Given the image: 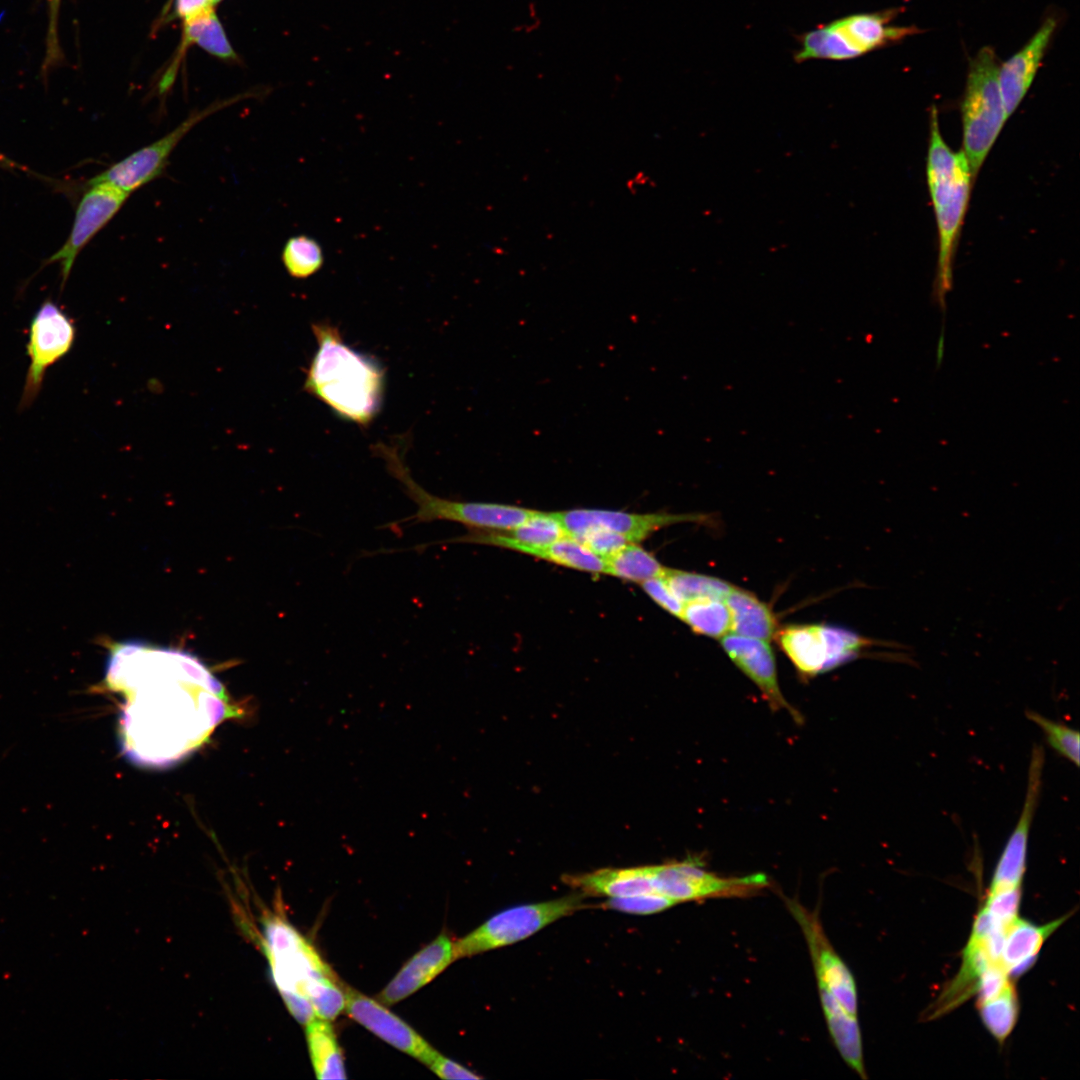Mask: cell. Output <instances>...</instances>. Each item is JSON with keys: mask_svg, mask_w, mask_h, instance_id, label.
Returning a JSON list of instances; mask_svg holds the SVG:
<instances>
[{"mask_svg": "<svg viewBox=\"0 0 1080 1080\" xmlns=\"http://www.w3.org/2000/svg\"><path fill=\"white\" fill-rule=\"evenodd\" d=\"M104 687L123 694L122 753L146 767L185 758L235 714L223 686L194 656L144 644H113Z\"/></svg>", "mask_w": 1080, "mask_h": 1080, "instance_id": "obj_1", "label": "cell"}, {"mask_svg": "<svg viewBox=\"0 0 1080 1080\" xmlns=\"http://www.w3.org/2000/svg\"><path fill=\"white\" fill-rule=\"evenodd\" d=\"M262 945L273 981L300 1024L335 1019L344 1009V987L313 945L279 915L265 916Z\"/></svg>", "mask_w": 1080, "mask_h": 1080, "instance_id": "obj_2", "label": "cell"}, {"mask_svg": "<svg viewBox=\"0 0 1080 1080\" xmlns=\"http://www.w3.org/2000/svg\"><path fill=\"white\" fill-rule=\"evenodd\" d=\"M317 351L306 370L304 390L336 416L361 427L378 415L384 396L385 370L374 358L348 346L330 323L312 324Z\"/></svg>", "mask_w": 1080, "mask_h": 1080, "instance_id": "obj_3", "label": "cell"}, {"mask_svg": "<svg viewBox=\"0 0 1080 1080\" xmlns=\"http://www.w3.org/2000/svg\"><path fill=\"white\" fill-rule=\"evenodd\" d=\"M930 120L927 183L938 230L934 294L937 304L945 311L946 295L953 282L954 252L967 211L973 178L964 153L954 152L943 139L935 110Z\"/></svg>", "mask_w": 1080, "mask_h": 1080, "instance_id": "obj_4", "label": "cell"}, {"mask_svg": "<svg viewBox=\"0 0 1080 1080\" xmlns=\"http://www.w3.org/2000/svg\"><path fill=\"white\" fill-rule=\"evenodd\" d=\"M999 62L992 47L970 60L961 102L963 150L974 179L1004 123L1009 118L999 81Z\"/></svg>", "mask_w": 1080, "mask_h": 1080, "instance_id": "obj_5", "label": "cell"}, {"mask_svg": "<svg viewBox=\"0 0 1080 1080\" xmlns=\"http://www.w3.org/2000/svg\"><path fill=\"white\" fill-rule=\"evenodd\" d=\"M375 454L386 462L388 471L404 487L406 494L417 505L409 520L431 522L436 520L457 522L471 530L509 531L532 516L536 510L514 505L468 502L441 498L422 488L411 477L401 455L400 447L376 443Z\"/></svg>", "mask_w": 1080, "mask_h": 1080, "instance_id": "obj_6", "label": "cell"}, {"mask_svg": "<svg viewBox=\"0 0 1080 1080\" xmlns=\"http://www.w3.org/2000/svg\"><path fill=\"white\" fill-rule=\"evenodd\" d=\"M893 11L858 13L817 26L798 37L794 59L843 61L860 57L918 33L914 26L891 25Z\"/></svg>", "mask_w": 1080, "mask_h": 1080, "instance_id": "obj_7", "label": "cell"}, {"mask_svg": "<svg viewBox=\"0 0 1080 1080\" xmlns=\"http://www.w3.org/2000/svg\"><path fill=\"white\" fill-rule=\"evenodd\" d=\"M584 896L579 891L561 898L503 910L454 943L455 960L528 938L556 920L584 908Z\"/></svg>", "mask_w": 1080, "mask_h": 1080, "instance_id": "obj_8", "label": "cell"}, {"mask_svg": "<svg viewBox=\"0 0 1080 1080\" xmlns=\"http://www.w3.org/2000/svg\"><path fill=\"white\" fill-rule=\"evenodd\" d=\"M786 905L806 939L816 973L822 1003L836 1002L857 1017L856 983L848 967L834 950L818 913L797 900L785 898Z\"/></svg>", "mask_w": 1080, "mask_h": 1080, "instance_id": "obj_9", "label": "cell"}, {"mask_svg": "<svg viewBox=\"0 0 1080 1080\" xmlns=\"http://www.w3.org/2000/svg\"><path fill=\"white\" fill-rule=\"evenodd\" d=\"M73 321L54 302L46 300L32 318L27 351L30 365L25 379L21 408H27L41 390L46 370L63 358L75 340Z\"/></svg>", "mask_w": 1080, "mask_h": 1080, "instance_id": "obj_10", "label": "cell"}, {"mask_svg": "<svg viewBox=\"0 0 1080 1080\" xmlns=\"http://www.w3.org/2000/svg\"><path fill=\"white\" fill-rule=\"evenodd\" d=\"M215 109L193 114L169 133L116 162L93 177L89 184L107 183L129 194L158 178L185 135Z\"/></svg>", "mask_w": 1080, "mask_h": 1080, "instance_id": "obj_11", "label": "cell"}, {"mask_svg": "<svg viewBox=\"0 0 1080 1080\" xmlns=\"http://www.w3.org/2000/svg\"><path fill=\"white\" fill-rule=\"evenodd\" d=\"M554 514L570 537L587 529L602 528L618 533L630 543L637 544L666 526L705 519V516L701 514H638L586 508L559 511Z\"/></svg>", "mask_w": 1080, "mask_h": 1080, "instance_id": "obj_12", "label": "cell"}, {"mask_svg": "<svg viewBox=\"0 0 1080 1080\" xmlns=\"http://www.w3.org/2000/svg\"><path fill=\"white\" fill-rule=\"evenodd\" d=\"M129 193L107 183L89 184L76 210L72 230L65 244L49 259L61 264L63 283L84 246L120 210Z\"/></svg>", "mask_w": 1080, "mask_h": 1080, "instance_id": "obj_13", "label": "cell"}, {"mask_svg": "<svg viewBox=\"0 0 1080 1080\" xmlns=\"http://www.w3.org/2000/svg\"><path fill=\"white\" fill-rule=\"evenodd\" d=\"M345 1011L370 1032L428 1066L437 1051L384 1004L345 986Z\"/></svg>", "mask_w": 1080, "mask_h": 1080, "instance_id": "obj_14", "label": "cell"}, {"mask_svg": "<svg viewBox=\"0 0 1080 1080\" xmlns=\"http://www.w3.org/2000/svg\"><path fill=\"white\" fill-rule=\"evenodd\" d=\"M1043 767L1044 757L1037 753L1031 754L1024 804L995 868L989 889L991 892L1021 887L1026 868L1029 832L1041 791Z\"/></svg>", "mask_w": 1080, "mask_h": 1080, "instance_id": "obj_15", "label": "cell"}, {"mask_svg": "<svg viewBox=\"0 0 1080 1080\" xmlns=\"http://www.w3.org/2000/svg\"><path fill=\"white\" fill-rule=\"evenodd\" d=\"M721 645L734 664L755 683L773 710H786L795 721H801L799 713L780 690L774 653L767 641L726 634L721 638Z\"/></svg>", "mask_w": 1080, "mask_h": 1080, "instance_id": "obj_16", "label": "cell"}, {"mask_svg": "<svg viewBox=\"0 0 1080 1080\" xmlns=\"http://www.w3.org/2000/svg\"><path fill=\"white\" fill-rule=\"evenodd\" d=\"M1056 26V19L1047 17L1029 42L999 65L998 81L1008 117L1027 94Z\"/></svg>", "mask_w": 1080, "mask_h": 1080, "instance_id": "obj_17", "label": "cell"}, {"mask_svg": "<svg viewBox=\"0 0 1080 1080\" xmlns=\"http://www.w3.org/2000/svg\"><path fill=\"white\" fill-rule=\"evenodd\" d=\"M455 960L454 942L440 934L417 952L377 995L384 1005L396 1004L429 983Z\"/></svg>", "mask_w": 1080, "mask_h": 1080, "instance_id": "obj_18", "label": "cell"}, {"mask_svg": "<svg viewBox=\"0 0 1080 1080\" xmlns=\"http://www.w3.org/2000/svg\"><path fill=\"white\" fill-rule=\"evenodd\" d=\"M564 881L585 895L610 898L654 893L648 865L604 868L589 873L569 875Z\"/></svg>", "mask_w": 1080, "mask_h": 1080, "instance_id": "obj_19", "label": "cell"}, {"mask_svg": "<svg viewBox=\"0 0 1080 1080\" xmlns=\"http://www.w3.org/2000/svg\"><path fill=\"white\" fill-rule=\"evenodd\" d=\"M775 636L785 654L802 674L816 675L830 670L823 625H789L777 631Z\"/></svg>", "mask_w": 1080, "mask_h": 1080, "instance_id": "obj_20", "label": "cell"}, {"mask_svg": "<svg viewBox=\"0 0 1080 1080\" xmlns=\"http://www.w3.org/2000/svg\"><path fill=\"white\" fill-rule=\"evenodd\" d=\"M1069 915L1043 926L1034 925L1018 917L1006 930L1001 964L1009 976H1020L1035 962L1044 941Z\"/></svg>", "mask_w": 1080, "mask_h": 1080, "instance_id": "obj_21", "label": "cell"}, {"mask_svg": "<svg viewBox=\"0 0 1080 1080\" xmlns=\"http://www.w3.org/2000/svg\"><path fill=\"white\" fill-rule=\"evenodd\" d=\"M724 601L730 612V630L734 634L765 641L775 637L778 631L775 615L755 595L733 586Z\"/></svg>", "mask_w": 1080, "mask_h": 1080, "instance_id": "obj_22", "label": "cell"}, {"mask_svg": "<svg viewBox=\"0 0 1080 1080\" xmlns=\"http://www.w3.org/2000/svg\"><path fill=\"white\" fill-rule=\"evenodd\" d=\"M305 1034L316 1077L346 1079L342 1052L329 1020L312 1019L305 1024Z\"/></svg>", "mask_w": 1080, "mask_h": 1080, "instance_id": "obj_23", "label": "cell"}, {"mask_svg": "<svg viewBox=\"0 0 1080 1080\" xmlns=\"http://www.w3.org/2000/svg\"><path fill=\"white\" fill-rule=\"evenodd\" d=\"M513 550L563 567L596 575L606 574L604 559L570 536L542 547L519 546Z\"/></svg>", "mask_w": 1080, "mask_h": 1080, "instance_id": "obj_24", "label": "cell"}, {"mask_svg": "<svg viewBox=\"0 0 1080 1080\" xmlns=\"http://www.w3.org/2000/svg\"><path fill=\"white\" fill-rule=\"evenodd\" d=\"M604 561L606 574L640 584L648 579L662 577L666 570L653 554L637 543L625 545Z\"/></svg>", "mask_w": 1080, "mask_h": 1080, "instance_id": "obj_25", "label": "cell"}, {"mask_svg": "<svg viewBox=\"0 0 1080 1080\" xmlns=\"http://www.w3.org/2000/svg\"><path fill=\"white\" fill-rule=\"evenodd\" d=\"M694 632L722 638L731 627L729 609L724 600L700 598L684 603L680 617Z\"/></svg>", "mask_w": 1080, "mask_h": 1080, "instance_id": "obj_26", "label": "cell"}, {"mask_svg": "<svg viewBox=\"0 0 1080 1080\" xmlns=\"http://www.w3.org/2000/svg\"><path fill=\"white\" fill-rule=\"evenodd\" d=\"M662 577L683 603L700 598L724 600L733 588L722 579L677 569L666 568Z\"/></svg>", "mask_w": 1080, "mask_h": 1080, "instance_id": "obj_27", "label": "cell"}, {"mask_svg": "<svg viewBox=\"0 0 1080 1080\" xmlns=\"http://www.w3.org/2000/svg\"><path fill=\"white\" fill-rule=\"evenodd\" d=\"M184 30L187 42H195L209 53L221 58L235 57L212 7L185 19Z\"/></svg>", "mask_w": 1080, "mask_h": 1080, "instance_id": "obj_28", "label": "cell"}, {"mask_svg": "<svg viewBox=\"0 0 1080 1080\" xmlns=\"http://www.w3.org/2000/svg\"><path fill=\"white\" fill-rule=\"evenodd\" d=\"M281 258L288 274L297 279L315 274L324 261L319 243L306 235L289 238L283 247Z\"/></svg>", "mask_w": 1080, "mask_h": 1080, "instance_id": "obj_29", "label": "cell"}, {"mask_svg": "<svg viewBox=\"0 0 1080 1080\" xmlns=\"http://www.w3.org/2000/svg\"><path fill=\"white\" fill-rule=\"evenodd\" d=\"M982 1021L991 1034L1003 1042L1013 1030L1018 1016V1001L1009 984L998 996L978 1003Z\"/></svg>", "mask_w": 1080, "mask_h": 1080, "instance_id": "obj_30", "label": "cell"}, {"mask_svg": "<svg viewBox=\"0 0 1080 1080\" xmlns=\"http://www.w3.org/2000/svg\"><path fill=\"white\" fill-rule=\"evenodd\" d=\"M1027 718L1043 731L1047 743L1062 757L1079 766V733L1069 726L1053 721L1035 711H1026Z\"/></svg>", "mask_w": 1080, "mask_h": 1080, "instance_id": "obj_31", "label": "cell"}, {"mask_svg": "<svg viewBox=\"0 0 1080 1080\" xmlns=\"http://www.w3.org/2000/svg\"><path fill=\"white\" fill-rule=\"evenodd\" d=\"M674 905L676 904L672 900L656 893L610 897L602 903V906L608 909L640 915L658 913Z\"/></svg>", "mask_w": 1080, "mask_h": 1080, "instance_id": "obj_32", "label": "cell"}, {"mask_svg": "<svg viewBox=\"0 0 1080 1080\" xmlns=\"http://www.w3.org/2000/svg\"><path fill=\"white\" fill-rule=\"evenodd\" d=\"M1020 898L1021 887L989 892L983 909L996 924L1007 929L1017 918Z\"/></svg>", "mask_w": 1080, "mask_h": 1080, "instance_id": "obj_33", "label": "cell"}, {"mask_svg": "<svg viewBox=\"0 0 1080 1080\" xmlns=\"http://www.w3.org/2000/svg\"><path fill=\"white\" fill-rule=\"evenodd\" d=\"M572 538L578 540L602 559H606L630 542L618 533L602 528L582 531Z\"/></svg>", "mask_w": 1080, "mask_h": 1080, "instance_id": "obj_34", "label": "cell"}, {"mask_svg": "<svg viewBox=\"0 0 1080 1080\" xmlns=\"http://www.w3.org/2000/svg\"><path fill=\"white\" fill-rule=\"evenodd\" d=\"M645 593L661 608L680 618L684 603L672 591L663 577L648 579L641 583Z\"/></svg>", "mask_w": 1080, "mask_h": 1080, "instance_id": "obj_35", "label": "cell"}, {"mask_svg": "<svg viewBox=\"0 0 1080 1080\" xmlns=\"http://www.w3.org/2000/svg\"><path fill=\"white\" fill-rule=\"evenodd\" d=\"M1008 978L1009 975L1002 964L988 966L977 982L978 1003L998 996L1010 984Z\"/></svg>", "mask_w": 1080, "mask_h": 1080, "instance_id": "obj_36", "label": "cell"}, {"mask_svg": "<svg viewBox=\"0 0 1080 1080\" xmlns=\"http://www.w3.org/2000/svg\"><path fill=\"white\" fill-rule=\"evenodd\" d=\"M428 1067L436 1075L443 1079H479L471 1070L456 1063L455 1061L436 1053Z\"/></svg>", "mask_w": 1080, "mask_h": 1080, "instance_id": "obj_37", "label": "cell"}, {"mask_svg": "<svg viewBox=\"0 0 1080 1080\" xmlns=\"http://www.w3.org/2000/svg\"><path fill=\"white\" fill-rule=\"evenodd\" d=\"M211 0H176V10L180 17L187 19L212 7Z\"/></svg>", "mask_w": 1080, "mask_h": 1080, "instance_id": "obj_38", "label": "cell"}, {"mask_svg": "<svg viewBox=\"0 0 1080 1080\" xmlns=\"http://www.w3.org/2000/svg\"><path fill=\"white\" fill-rule=\"evenodd\" d=\"M48 2H49V7H50L49 35H50V42H51L52 36H55V32H54L55 29H56L55 22H56L57 11H58V6H59L60 0H48Z\"/></svg>", "mask_w": 1080, "mask_h": 1080, "instance_id": "obj_39", "label": "cell"}, {"mask_svg": "<svg viewBox=\"0 0 1080 1080\" xmlns=\"http://www.w3.org/2000/svg\"><path fill=\"white\" fill-rule=\"evenodd\" d=\"M943 356H944V334H943V331H942V333L940 335V338H939V341H938V344H937V349H936V361H937V366L938 367L941 364Z\"/></svg>", "mask_w": 1080, "mask_h": 1080, "instance_id": "obj_40", "label": "cell"}, {"mask_svg": "<svg viewBox=\"0 0 1080 1080\" xmlns=\"http://www.w3.org/2000/svg\"><path fill=\"white\" fill-rule=\"evenodd\" d=\"M0 166L9 168V167H15L16 164L13 163L12 161H10L9 159H7L5 156H3L0 153Z\"/></svg>", "mask_w": 1080, "mask_h": 1080, "instance_id": "obj_41", "label": "cell"}, {"mask_svg": "<svg viewBox=\"0 0 1080 1080\" xmlns=\"http://www.w3.org/2000/svg\"><path fill=\"white\" fill-rule=\"evenodd\" d=\"M212 4L218 3L220 0H211Z\"/></svg>", "mask_w": 1080, "mask_h": 1080, "instance_id": "obj_42", "label": "cell"}]
</instances>
